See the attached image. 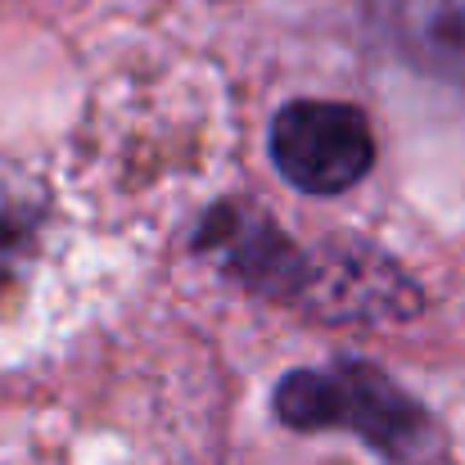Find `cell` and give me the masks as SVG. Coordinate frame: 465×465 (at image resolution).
<instances>
[{
  "instance_id": "1",
  "label": "cell",
  "mask_w": 465,
  "mask_h": 465,
  "mask_svg": "<svg viewBox=\"0 0 465 465\" xmlns=\"http://www.w3.org/2000/svg\"><path fill=\"white\" fill-rule=\"evenodd\" d=\"M276 420L290 430H348L393 465H430L443 452L439 420L380 366L330 361L290 371L276 393Z\"/></svg>"
},
{
  "instance_id": "2",
  "label": "cell",
  "mask_w": 465,
  "mask_h": 465,
  "mask_svg": "<svg viewBox=\"0 0 465 465\" xmlns=\"http://www.w3.org/2000/svg\"><path fill=\"white\" fill-rule=\"evenodd\" d=\"M272 163L308 194H343L371 172L375 136L352 104L294 100L272 118Z\"/></svg>"
},
{
  "instance_id": "3",
  "label": "cell",
  "mask_w": 465,
  "mask_h": 465,
  "mask_svg": "<svg viewBox=\"0 0 465 465\" xmlns=\"http://www.w3.org/2000/svg\"><path fill=\"white\" fill-rule=\"evenodd\" d=\"M194 249L217 258V267L231 281H240L244 290L281 299V303L308 299L312 285H316V267H312L308 253H299L285 240V231L249 203L213 208L194 235Z\"/></svg>"
},
{
  "instance_id": "4",
  "label": "cell",
  "mask_w": 465,
  "mask_h": 465,
  "mask_svg": "<svg viewBox=\"0 0 465 465\" xmlns=\"http://www.w3.org/2000/svg\"><path fill=\"white\" fill-rule=\"evenodd\" d=\"M375 23L430 64L465 59V0H371Z\"/></svg>"
}]
</instances>
